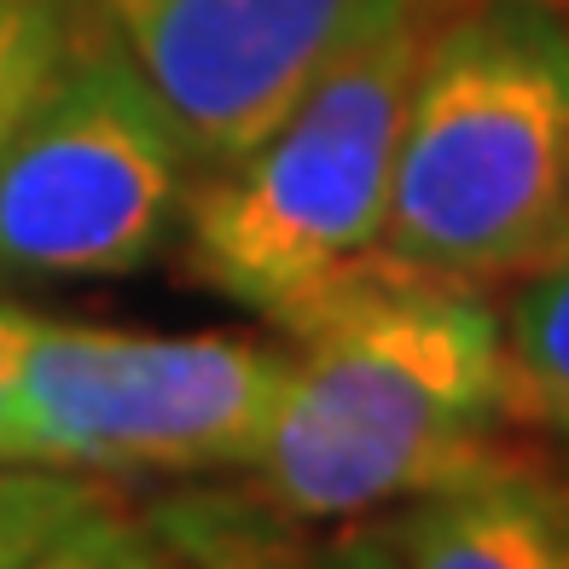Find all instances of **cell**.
<instances>
[{"instance_id": "6da1fadb", "label": "cell", "mask_w": 569, "mask_h": 569, "mask_svg": "<svg viewBox=\"0 0 569 569\" xmlns=\"http://www.w3.org/2000/svg\"><path fill=\"white\" fill-rule=\"evenodd\" d=\"M284 390L250 477L279 517H360L500 471V308L471 279L360 256L284 315Z\"/></svg>"}, {"instance_id": "7a4b0ae2", "label": "cell", "mask_w": 569, "mask_h": 569, "mask_svg": "<svg viewBox=\"0 0 569 569\" xmlns=\"http://www.w3.org/2000/svg\"><path fill=\"white\" fill-rule=\"evenodd\" d=\"M569 244V7L453 0L407 88L378 250L442 279H523Z\"/></svg>"}, {"instance_id": "3957f363", "label": "cell", "mask_w": 569, "mask_h": 569, "mask_svg": "<svg viewBox=\"0 0 569 569\" xmlns=\"http://www.w3.org/2000/svg\"><path fill=\"white\" fill-rule=\"evenodd\" d=\"M436 18L442 7L383 30L331 64L250 151L187 180L174 232L192 284L273 320L378 250L407 88Z\"/></svg>"}, {"instance_id": "277c9868", "label": "cell", "mask_w": 569, "mask_h": 569, "mask_svg": "<svg viewBox=\"0 0 569 569\" xmlns=\"http://www.w3.org/2000/svg\"><path fill=\"white\" fill-rule=\"evenodd\" d=\"M284 390V343L140 338L36 320L18 367L23 465L250 471Z\"/></svg>"}, {"instance_id": "5b68a950", "label": "cell", "mask_w": 569, "mask_h": 569, "mask_svg": "<svg viewBox=\"0 0 569 569\" xmlns=\"http://www.w3.org/2000/svg\"><path fill=\"white\" fill-rule=\"evenodd\" d=\"M192 163L106 23L76 41L0 146V268L134 273L163 250Z\"/></svg>"}, {"instance_id": "8992f818", "label": "cell", "mask_w": 569, "mask_h": 569, "mask_svg": "<svg viewBox=\"0 0 569 569\" xmlns=\"http://www.w3.org/2000/svg\"><path fill=\"white\" fill-rule=\"evenodd\" d=\"M448 0H93L174 128L192 174L232 163L383 30Z\"/></svg>"}, {"instance_id": "52a82bcc", "label": "cell", "mask_w": 569, "mask_h": 569, "mask_svg": "<svg viewBox=\"0 0 569 569\" xmlns=\"http://www.w3.org/2000/svg\"><path fill=\"white\" fill-rule=\"evenodd\" d=\"M383 529L401 569H569V488L506 459L407 500Z\"/></svg>"}, {"instance_id": "ba28073f", "label": "cell", "mask_w": 569, "mask_h": 569, "mask_svg": "<svg viewBox=\"0 0 569 569\" xmlns=\"http://www.w3.org/2000/svg\"><path fill=\"white\" fill-rule=\"evenodd\" d=\"M506 419L569 436V250L529 268L500 308Z\"/></svg>"}, {"instance_id": "9c48e42d", "label": "cell", "mask_w": 569, "mask_h": 569, "mask_svg": "<svg viewBox=\"0 0 569 569\" xmlns=\"http://www.w3.org/2000/svg\"><path fill=\"white\" fill-rule=\"evenodd\" d=\"M111 506H122L111 477L64 465H0V569H36Z\"/></svg>"}, {"instance_id": "30bf717a", "label": "cell", "mask_w": 569, "mask_h": 569, "mask_svg": "<svg viewBox=\"0 0 569 569\" xmlns=\"http://www.w3.org/2000/svg\"><path fill=\"white\" fill-rule=\"evenodd\" d=\"M169 523L187 540L198 569H315L302 540L291 535V517H279L268 506L239 511L227 500H210V506L169 511Z\"/></svg>"}, {"instance_id": "8fae6325", "label": "cell", "mask_w": 569, "mask_h": 569, "mask_svg": "<svg viewBox=\"0 0 569 569\" xmlns=\"http://www.w3.org/2000/svg\"><path fill=\"white\" fill-rule=\"evenodd\" d=\"M76 0H0V146L76 41Z\"/></svg>"}, {"instance_id": "7c38bea8", "label": "cell", "mask_w": 569, "mask_h": 569, "mask_svg": "<svg viewBox=\"0 0 569 569\" xmlns=\"http://www.w3.org/2000/svg\"><path fill=\"white\" fill-rule=\"evenodd\" d=\"M151 535H158V517H134L128 506H111L106 517L76 529L64 547L47 552L36 569H122Z\"/></svg>"}, {"instance_id": "4fadbf2b", "label": "cell", "mask_w": 569, "mask_h": 569, "mask_svg": "<svg viewBox=\"0 0 569 569\" xmlns=\"http://www.w3.org/2000/svg\"><path fill=\"white\" fill-rule=\"evenodd\" d=\"M30 326H36V315L0 302V465H23V448H18V367H23Z\"/></svg>"}, {"instance_id": "5bb4252c", "label": "cell", "mask_w": 569, "mask_h": 569, "mask_svg": "<svg viewBox=\"0 0 569 569\" xmlns=\"http://www.w3.org/2000/svg\"><path fill=\"white\" fill-rule=\"evenodd\" d=\"M315 569H401V558L390 547V529H355Z\"/></svg>"}, {"instance_id": "9a60e30c", "label": "cell", "mask_w": 569, "mask_h": 569, "mask_svg": "<svg viewBox=\"0 0 569 569\" xmlns=\"http://www.w3.org/2000/svg\"><path fill=\"white\" fill-rule=\"evenodd\" d=\"M122 569H198V563H192V552H187V540L174 535L169 511H158V535H151Z\"/></svg>"}, {"instance_id": "2e32d148", "label": "cell", "mask_w": 569, "mask_h": 569, "mask_svg": "<svg viewBox=\"0 0 569 569\" xmlns=\"http://www.w3.org/2000/svg\"><path fill=\"white\" fill-rule=\"evenodd\" d=\"M558 7H569V0H558Z\"/></svg>"}, {"instance_id": "e0dca14e", "label": "cell", "mask_w": 569, "mask_h": 569, "mask_svg": "<svg viewBox=\"0 0 569 569\" xmlns=\"http://www.w3.org/2000/svg\"><path fill=\"white\" fill-rule=\"evenodd\" d=\"M563 250H569V244H563Z\"/></svg>"}]
</instances>
